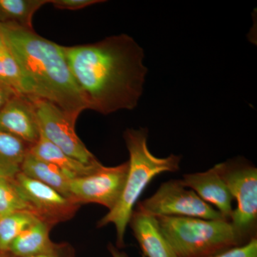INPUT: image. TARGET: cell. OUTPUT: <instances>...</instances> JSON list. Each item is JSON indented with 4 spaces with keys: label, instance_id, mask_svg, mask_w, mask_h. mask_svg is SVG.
Here are the masks:
<instances>
[{
    "label": "cell",
    "instance_id": "cell-1",
    "mask_svg": "<svg viewBox=\"0 0 257 257\" xmlns=\"http://www.w3.org/2000/svg\"><path fill=\"white\" fill-rule=\"evenodd\" d=\"M63 50L87 109L109 114L136 107L147 69L143 49L133 37L121 34Z\"/></svg>",
    "mask_w": 257,
    "mask_h": 257
},
{
    "label": "cell",
    "instance_id": "cell-2",
    "mask_svg": "<svg viewBox=\"0 0 257 257\" xmlns=\"http://www.w3.org/2000/svg\"><path fill=\"white\" fill-rule=\"evenodd\" d=\"M0 35L21 69L30 96L50 101L76 123L87 106L63 46L15 25L0 23Z\"/></svg>",
    "mask_w": 257,
    "mask_h": 257
},
{
    "label": "cell",
    "instance_id": "cell-3",
    "mask_svg": "<svg viewBox=\"0 0 257 257\" xmlns=\"http://www.w3.org/2000/svg\"><path fill=\"white\" fill-rule=\"evenodd\" d=\"M147 128L125 132L124 138L130 153L126 184L115 207L98 222V227L109 224L114 225L119 247L124 246L125 231L134 207L149 183L160 174L179 170L180 156L171 155L165 158L155 157L147 146Z\"/></svg>",
    "mask_w": 257,
    "mask_h": 257
},
{
    "label": "cell",
    "instance_id": "cell-4",
    "mask_svg": "<svg viewBox=\"0 0 257 257\" xmlns=\"http://www.w3.org/2000/svg\"><path fill=\"white\" fill-rule=\"evenodd\" d=\"M177 257H207L242 245L231 221L184 216H157Z\"/></svg>",
    "mask_w": 257,
    "mask_h": 257
},
{
    "label": "cell",
    "instance_id": "cell-5",
    "mask_svg": "<svg viewBox=\"0 0 257 257\" xmlns=\"http://www.w3.org/2000/svg\"><path fill=\"white\" fill-rule=\"evenodd\" d=\"M215 167L237 202L230 221L241 239L248 242L257 219L256 168L237 160L218 164Z\"/></svg>",
    "mask_w": 257,
    "mask_h": 257
},
{
    "label": "cell",
    "instance_id": "cell-6",
    "mask_svg": "<svg viewBox=\"0 0 257 257\" xmlns=\"http://www.w3.org/2000/svg\"><path fill=\"white\" fill-rule=\"evenodd\" d=\"M138 209L156 217L184 216L207 220L224 219L219 211L204 202L195 192L186 189L180 180H170L161 184L154 195L139 204Z\"/></svg>",
    "mask_w": 257,
    "mask_h": 257
},
{
    "label": "cell",
    "instance_id": "cell-7",
    "mask_svg": "<svg viewBox=\"0 0 257 257\" xmlns=\"http://www.w3.org/2000/svg\"><path fill=\"white\" fill-rule=\"evenodd\" d=\"M36 113L40 133L71 157L87 165L99 163L75 132V122L50 101L29 96Z\"/></svg>",
    "mask_w": 257,
    "mask_h": 257
},
{
    "label": "cell",
    "instance_id": "cell-8",
    "mask_svg": "<svg viewBox=\"0 0 257 257\" xmlns=\"http://www.w3.org/2000/svg\"><path fill=\"white\" fill-rule=\"evenodd\" d=\"M128 162L113 167H101L91 175L72 179L70 200L74 204L95 203L110 211L119 201L126 184Z\"/></svg>",
    "mask_w": 257,
    "mask_h": 257
},
{
    "label": "cell",
    "instance_id": "cell-9",
    "mask_svg": "<svg viewBox=\"0 0 257 257\" xmlns=\"http://www.w3.org/2000/svg\"><path fill=\"white\" fill-rule=\"evenodd\" d=\"M14 179L36 215L51 225L69 219L78 207V204L52 187L30 178L23 172H19Z\"/></svg>",
    "mask_w": 257,
    "mask_h": 257
},
{
    "label": "cell",
    "instance_id": "cell-10",
    "mask_svg": "<svg viewBox=\"0 0 257 257\" xmlns=\"http://www.w3.org/2000/svg\"><path fill=\"white\" fill-rule=\"evenodd\" d=\"M0 131L9 133L32 146L38 141L40 126L29 96H15L0 110Z\"/></svg>",
    "mask_w": 257,
    "mask_h": 257
},
{
    "label": "cell",
    "instance_id": "cell-11",
    "mask_svg": "<svg viewBox=\"0 0 257 257\" xmlns=\"http://www.w3.org/2000/svg\"><path fill=\"white\" fill-rule=\"evenodd\" d=\"M181 183L192 189L204 202L215 206L226 220L232 215L233 197L214 166L204 172L184 175Z\"/></svg>",
    "mask_w": 257,
    "mask_h": 257
},
{
    "label": "cell",
    "instance_id": "cell-12",
    "mask_svg": "<svg viewBox=\"0 0 257 257\" xmlns=\"http://www.w3.org/2000/svg\"><path fill=\"white\" fill-rule=\"evenodd\" d=\"M144 254L147 257H177L161 231L156 216L137 209L130 223Z\"/></svg>",
    "mask_w": 257,
    "mask_h": 257
},
{
    "label": "cell",
    "instance_id": "cell-13",
    "mask_svg": "<svg viewBox=\"0 0 257 257\" xmlns=\"http://www.w3.org/2000/svg\"><path fill=\"white\" fill-rule=\"evenodd\" d=\"M30 152L37 158L58 167L70 180L91 175L103 166L100 162L87 165L69 156L48 141L41 133L38 141L30 148Z\"/></svg>",
    "mask_w": 257,
    "mask_h": 257
},
{
    "label": "cell",
    "instance_id": "cell-14",
    "mask_svg": "<svg viewBox=\"0 0 257 257\" xmlns=\"http://www.w3.org/2000/svg\"><path fill=\"white\" fill-rule=\"evenodd\" d=\"M51 224L39 219L24 230L10 244L9 251L15 257L33 256L50 252L57 248V245L51 241Z\"/></svg>",
    "mask_w": 257,
    "mask_h": 257
},
{
    "label": "cell",
    "instance_id": "cell-15",
    "mask_svg": "<svg viewBox=\"0 0 257 257\" xmlns=\"http://www.w3.org/2000/svg\"><path fill=\"white\" fill-rule=\"evenodd\" d=\"M21 172L30 178L52 187L70 200L69 183L71 180L55 165L37 158L29 152L22 165Z\"/></svg>",
    "mask_w": 257,
    "mask_h": 257
},
{
    "label": "cell",
    "instance_id": "cell-16",
    "mask_svg": "<svg viewBox=\"0 0 257 257\" xmlns=\"http://www.w3.org/2000/svg\"><path fill=\"white\" fill-rule=\"evenodd\" d=\"M32 145L9 133L0 131V177L14 179Z\"/></svg>",
    "mask_w": 257,
    "mask_h": 257
},
{
    "label": "cell",
    "instance_id": "cell-17",
    "mask_svg": "<svg viewBox=\"0 0 257 257\" xmlns=\"http://www.w3.org/2000/svg\"><path fill=\"white\" fill-rule=\"evenodd\" d=\"M50 0H0V23L33 30L32 18Z\"/></svg>",
    "mask_w": 257,
    "mask_h": 257
},
{
    "label": "cell",
    "instance_id": "cell-18",
    "mask_svg": "<svg viewBox=\"0 0 257 257\" xmlns=\"http://www.w3.org/2000/svg\"><path fill=\"white\" fill-rule=\"evenodd\" d=\"M40 219L34 213L19 211L0 217V252L9 251L10 244L22 232Z\"/></svg>",
    "mask_w": 257,
    "mask_h": 257
},
{
    "label": "cell",
    "instance_id": "cell-19",
    "mask_svg": "<svg viewBox=\"0 0 257 257\" xmlns=\"http://www.w3.org/2000/svg\"><path fill=\"white\" fill-rule=\"evenodd\" d=\"M19 211L35 214L15 179L0 177V217Z\"/></svg>",
    "mask_w": 257,
    "mask_h": 257
},
{
    "label": "cell",
    "instance_id": "cell-20",
    "mask_svg": "<svg viewBox=\"0 0 257 257\" xmlns=\"http://www.w3.org/2000/svg\"><path fill=\"white\" fill-rule=\"evenodd\" d=\"M0 81L13 88L19 95H31L20 66L6 46L0 50Z\"/></svg>",
    "mask_w": 257,
    "mask_h": 257
},
{
    "label": "cell",
    "instance_id": "cell-21",
    "mask_svg": "<svg viewBox=\"0 0 257 257\" xmlns=\"http://www.w3.org/2000/svg\"><path fill=\"white\" fill-rule=\"evenodd\" d=\"M207 257H257V239L253 237L248 242L228 248Z\"/></svg>",
    "mask_w": 257,
    "mask_h": 257
},
{
    "label": "cell",
    "instance_id": "cell-22",
    "mask_svg": "<svg viewBox=\"0 0 257 257\" xmlns=\"http://www.w3.org/2000/svg\"><path fill=\"white\" fill-rule=\"evenodd\" d=\"M104 3L99 0H50L51 4L60 10H77L90 5Z\"/></svg>",
    "mask_w": 257,
    "mask_h": 257
},
{
    "label": "cell",
    "instance_id": "cell-23",
    "mask_svg": "<svg viewBox=\"0 0 257 257\" xmlns=\"http://www.w3.org/2000/svg\"><path fill=\"white\" fill-rule=\"evenodd\" d=\"M18 95V93L15 92L13 88L10 87V86L7 85L4 82L0 81V110H1L13 98Z\"/></svg>",
    "mask_w": 257,
    "mask_h": 257
},
{
    "label": "cell",
    "instance_id": "cell-24",
    "mask_svg": "<svg viewBox=\"0 0 257 257\" xmlns=\"http://www.w3.org/2000/svg\"><path fill=\"white\" fill-rule=\"evenodd\" d=\"M65 255L64 250L62 249V248H60V246H58L54 251H50V252L23 257H65Z\"/></svg>",
    "mask_w": 257,
    "mask_h": 257
},
{
    "label": "cell",
    "instance_id": "cell-25",
    "mask_svg": "<svg viewBox=\"0 0 257 257\" xmlns=\"http://www.w3.org/2000/svg\"><path fill=\"white\" fill-rule=\"evenodd\" d=\"M109 251L112 255L113 257H127L126 256V254H124V253L120 252V251H118L117 249H116L113 246H109Z\"/></svg>",
    "mask_w": 257,
    "mask_h": 257
},
{
    "label": "cell",
    "instance_id": "cell-26",
    "mask_svg": "<svg viewBox=\"0 0 257 257\" xmlns=\"http://www.w3.org/2000/svg\"><path fill=\"white\" fill-rule=\"evenodd\" d=\"M5 46L4 40H3V37L0 35V50Z\"/></svg>",
    "mask_w": 257,
    "mask_h": 257
},
{
    "label": "cell",
    "instance_id": "cell-27",
    "mask_svg": "<svg viewBox=\"0 0 257 257\" xmlns=\"http://www.w3.org/2000/svg\"><path fill=\"white\" fill-rule=\"evenodd\" d=\"M0 257H3V256H0Z\"/></svg>",
    "mask_w": 257,
    "mask_h": 257
}]
</instances>
